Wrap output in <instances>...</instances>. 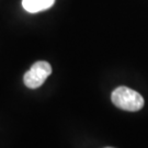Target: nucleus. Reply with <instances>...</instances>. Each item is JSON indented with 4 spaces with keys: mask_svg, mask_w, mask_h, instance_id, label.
Returning a JSON list of instances; mask_svg holds the SVG:
<instances>
[{
    "mask_svg": "<svg viewBox=\"0 0 148 148\" xmlns=\"http://www.w3.org/2000/svg\"><path fill=\"white\" fill-rule=\"evenodd\" d=\"M111 99L113 104L124 111L136 112L144 106L143 97L135 90L127 87H119L112 92Z\"/></svg>",
    "mask_w": 148,
    "mask_h": 148,
    "instance_id": "1",
    "label": "nucleus"
},
{
    "mask_svg": "<svg viewBox=\"0 0 148 148\" xmlns=\"http://www.w3.org/2000/svg\"><path fill=\"white\" fill-rule=\"evenodd\" d=\"M52 74V66L47 62H36L32 65L30 70L23 77L24 85L30 89H36L45 82L48 76Z\"/></svg>",
    "mask_w": 148,
    "mask_h": 148,
    "instance_id": "2",
    "label": "nucleus"
},
{
    "mask_svg": "<svg viewBox=\"0 0 148 148\" xmlns=\"http://www.w3.org/2000/svg\"><path fill=\"white\" fill-rule=\"evenodd\" d=\"M55 3V0H22L24 10L30 13H37L47 10Z\"/></svg>",
    "mask_w": 148,
    "mask_h": 148,
    "instance_id": "3",
    "label": "nucleus"
},
{
    "mask_svg": "<svg viewBox=\"0 0 148 148\" xmlns=\"http://www.w3.org/2000/svg\"><path fill=\"white\" fill-rule=\"evenodd\" d=\"M108 148H112V147H108Z\"/></svg>",
    "mask_w": 148,
    "mask_h": 148,
    "instance_id": "4",
    "label": "nucleus"
}]
</instances>
